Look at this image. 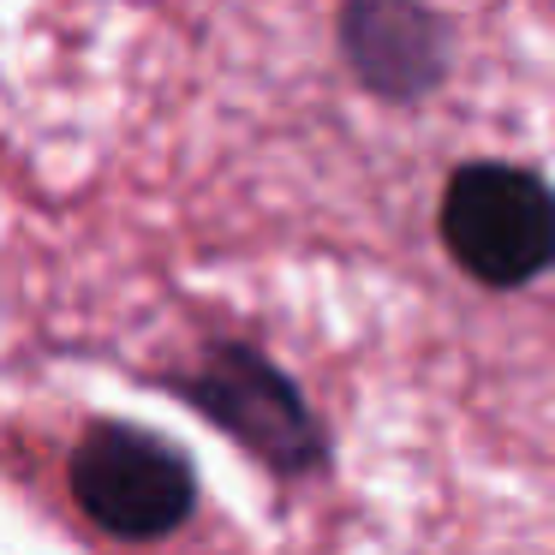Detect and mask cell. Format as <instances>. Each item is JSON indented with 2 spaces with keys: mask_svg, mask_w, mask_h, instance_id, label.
Returning a JSON list of instances; mask_svg holds the SVG:
<instances>
[{
  "mask_svg": "<svg viewBox=\"0 0 555 555\" xmlns=\"http://www.w3.org/2000/svg\"><path fill=\"white\" fill-rule=\"evenodd\" d=\"M436 240L466 281L495 293L531 287L555 257L550 173L531 156H466L448 168Z\"/></svg>",
  "mask_w": 555,
  "mask_h": 555,
  "instance_id": "obj_1",
  "label": "cell"
},
{
  "mask_svg": "<svg viewBox=\"0 0 555 555\" xmlns=\"http://www.w3.org/2000/svg\"><path fill=\"white\" fill-rule=\"evenodd\" d=\"M73 495L108 538L150 543L192 514V466L162 436L132 424H96L73 454Z\"/></svg>",
  "mask_w": 555,
  "mask_h": 555,
  "instance_id": "obj_2",
  "label": "cell"
},
{
  "mask_svg": "<svg viewBox=\"0 0 555 555\" xmlns=\"http://www.w3.org/2000/svg\"><path fill=\"white\" fill-rule=\"evenodd\" d=\"M192 406H204L221 430H233L251 454H263L269 466H281L287 478L323 466V436L317 418L305 412L299 388L275 371L269 359L245 347H216L204 359V371L185 376Z\"/></svg>",
  "mask_w": 555,
  "mask_h": 555,
  "instance_id": "obj_3",
  "label": "cell"
}]
</instances>
